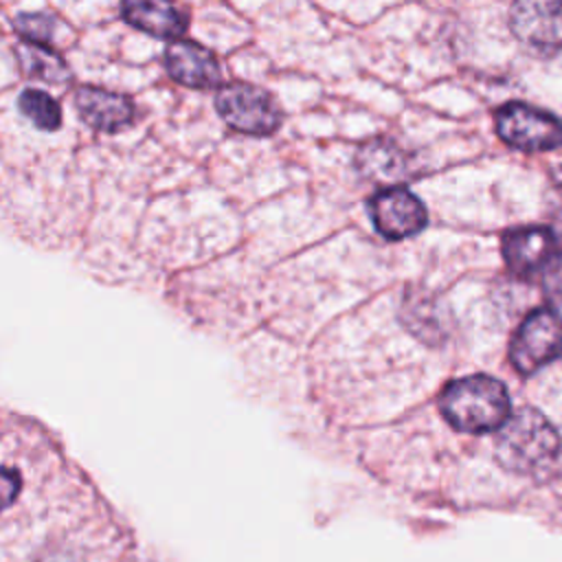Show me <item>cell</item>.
<instances>
[{
    "instance_id": "cell-1",
    "label": "cell",
    "mask_w": 562,
    "mask_h": 562,
    "mask_svg": "<svg viewBox=\"0 0 562 562\" xmlns=\"http://www.w3.org/2000/svg\"><path fill=\"white\" fill-rule=\"evenodd\" d=\"M560 452V437L551 422L536 408L512 411L496 430L494 454L498 463L516 474H538L553 463Z\"/></svg>"
},
{
    "instance_id": "cell-2",
    "label": "cell",
    "mask_w": 562,
    "mask_h": 562,
    "mask_svg": "<svg viewBox=\"0 0 562 562\" xmlns=\"http://www.w3.org/2000/svg\"><path fill=\"white\" fill-rule=\"evenodd\" d=\"M439 408L450 426L461 432L498 430L512 415L503 382L483 373L452 380L439 395Z\"/></svg>"
},
{
    "instance_id": "cell-3",
    "label": "cell",
    "mask_w": 562,
    "mask_h": 562,
    "mask_svg": "<svg viewBox=\"0 0 562 562\" xmlns=\"http://www.w3.org/2000/svg\"><path fill=\"white\" fill-rule=\"evenodd\" d=\"M562 356V318L551 307L533 310L509 345V360L520 373H536Z\"/></svg>"
},
{
    "instance_id": "cell-4",
    "label": "cell",
    "mask_w": 562,
    "mask_h": 562,
    "mask_svg": "<svg viewBox=\"0 0 562 562\" xmlns=\"http://www.w3.org/2000/svg\"><path fill=\"white\" fill-rule=\"evenodd\" d=\"M220 116L244 134L268 136L281 125V110L274 99L250 83H228L215 97Z\"/></svg>"
},
{
    "instance_id": "cell-5",
    "label": "cell",
    "mask_w": 562,
    "mask_h": 562,
    "mask_svg": "<svg viewBox=\"0 0 562 562\" xmlns=\"http://www.w3.org/2000/svg\"><path fill=\"white\" fill-rule=\"evenodd\" d=\"M498 136L522 151H547L562 143V123L547 110L527 103H505L496 112Z\"/></svg>"
},
{
    "instance_id": "cell-6",
    "label": "cell",
    "mask_w": 562,
    "mask_h": 562,
    "mask_svg": "<svg viewBox=\"0 0 562 562\" xmlns=\"http://www.w3.org/2000/svg\"><path fill=\"white\" fill-rule=\"evenodd\" d=\"M509 26L529 48L553 53L562 48V2L527 0L512 7Z\"/></svg>"
},
{
    "instance_id": "cell-7",
    "label": "cell",
    "mask_w": 562,
    "mask_h": 562,
    "mask_svg": "<svg viewBox=\"0 0 562 562\" xmlns=\"http://www.w3.org/2000/svg\"><path fill=\"white\" fill-rule=\"evenodd\" d=\"M562 246L558 235L544 226L514 228L503 237V257L512 272L516 274H536L544 272L558 257Z\"/></svg>"
},
{
    "instance_id": "cell-8",
    "label": "cell",
    "mask_w": 562,
    "mask_h": 562,
    "mask_svg": "<svg viewBox=\"0 0 562 562\" xmlns=\"http://www.w3.org/2000/svg\"><path fill=\"white\" fill-rule=\"evenodd\" d=\"M371 220L380 235L389 239H404L419 233L426 226V209L404 187H391L373 195Z\"/></svg>"
},
{
    "instance_id": "cell-9",
    "label": "cell",
    "mask_w": 562,
    "mask_h": 562,
    "mask_svg": "<svg viewBox=\"0 0 562 562\" xmlns=\"http://www.w3.org/2000/svg\"><path fill=\"white\" fill-rule=\"evenodd\" d=\"M167 72L189 88H217L222 81L220 61L195 42L176 40L165 50Z\"/></svg>"
},
{
    "instance_id": "cell-10",
    "label": "cell",
    "mask_w": 562,
    "mask_h": 562,
    "mask_svg": "<svg viewBox=\"0 0 562 562\" xmlns=\"http://www.w3.org/2000/svg\"><path fill=\"white\" fill-rule=\"evenodd\" d=\"M75 103L81 121L101 132L121 130L130 125L134 119V103L125 94L110 92L103 88H77Z\"/></svg>"
},
{
    "instance_id": "cell-11",
    "label": "cell",
    "mask_w": 562,
    "mask_h": 562,
    "mask_svg": "<svg viewBox=\"0 0 562 562\" xmlns=\"http://www.w3.org/2000/svg\"><path fill=\"white\" fill-rule=\"evenodd\" d=\"M121 11L132 26L158 37H178L187 29V18L167 2H125Z\"/></svg>"
},
{
    "instance_id": "cell-12",
    "label": "cell",
    "mask_w": 562,
    "mask_h": 562,
    "mask_svg": "<svg viewBox=\"0 0 562 562\" xmlns=\"http://www.w3.org/2000/svg\"><path fill=\"white\" fill-rule=\"evenodd\" d=\"M358 162L367 178L375 180H393L402 173V158L389 143H369L362 147Z\"/></svg>"
},
{
    "instance_id": "cell-13",
    "label": "cell",
    "mask_w": 562,
    "mask_h": 562,
    "mask_svg": "<svg viewBox=\"0 0 562 562\" xmlns=\"http://www.w3.org/2000/svg\"><path fill=\"white\" fill-rule=\"evenodd\" d=\"M20 110L31 119L33 125L42 130H55L61 123L59 103L44 90L26 88L20 94Z\"/></svg>"
},
{
    "instance_id": "cell-14",
    "label": "cell",
    "mask_w": 562,
    "mask_h": 562,
    "mask_svg": "<svg viewBox=\"0 0 562 562\" xmlns=\"http://www.w3.org/2000/svg\"><path fill=\"white\" fill-rule=\"evenodd\" d=\"M22 492V474L13 465H0V512L7 509Z\"/></svg>"
},
{
    "instance_id": "cell-15",
    "label": "cell",
    "mask_w": 562,
    "mask_h": 562,
    "mask_svg": "<svg viewBox=\"0 0 562 562\" xmlns=\"http://www.w3.org/2000/svg\"><path fill=\"white\" fill-rule=\"evenodd\" d=\"M544 294L558 307H562V255L544 270Z\"/></svg>"
}]
</instances>
